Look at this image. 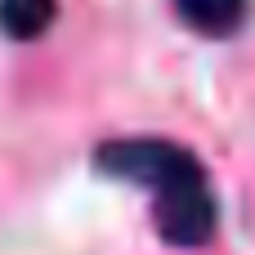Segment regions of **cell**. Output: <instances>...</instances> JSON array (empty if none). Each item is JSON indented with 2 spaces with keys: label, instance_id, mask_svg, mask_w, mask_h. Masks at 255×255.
Wrapping results in <instances>:
<instances>
[{
  "label": "cell",
  "instance_id": "1",
  "mask_svg": "<svg viewBox=\"0 0 255 255\" xmlns=\"http://www.w3.org/2000/svg\"><path fill=\"white\" fill-rule=\"evenodd\" d=\"M94 166L112 179L139 184L148 193H161V188H175L184 179L206 175L197 166V157L184 143H170V139H108V143L94 148Z\"/></svg>",
  "mask_w": 255,
  "mask_h": 255
},
{
  "label": "cell",
  "instance_id": "2",
  "mask_svg": "<svg viewBox=\"0 0 255 255\" xmlns=\"http://www.w3.org/2000/svg\"><path fill=\"white\" fill-rule=\"evenodd\" d=\"M215 193L202 179H184L175 188L152 193V224L161 233V242L170 247H202L215 238Z\"/></svg>",
  "mask_w": 255,
  "mask_h": 255
},
{
  "label": "cell",
  "instance_id": "3",
  "mask_svg": "<svg viewBox=\"0 0 255 255\" xmlns=\"http://www.w3.org/2000/svg\"><path fill=\"white\" fill-rule=\"evenodd\" d=\"M175 13L184 27H193L197 36H233L247 18V0H175Z\"/></svg>",
  "mask_w": 255,
  "mask_h": 255
},
{
  "label": "cell",
  "instance_id": "4",
  "mask_svg": "<svg viewBox=\"0 0 255 255\" xmlns=\"http://www.w3.org/2000/svg\"><path fill=\"white\" fill-rule=\"evenodd\" d=\"M58 0H0V31L9 40H36L54 27Z\"/></svg>",
  "mask_w": 255,
  "mask_h": 255
}]
</instances>
